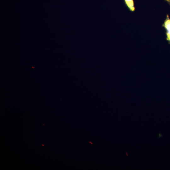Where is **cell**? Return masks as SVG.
Returning <instances> with one entry per match:
<instances>
[{"label":"cell","instance_id":"6","mask_svg":"<svg viewBox=\"0 0 170 170\" xmlns=\"http://www.w3.org/2000/svg\"><path fill=\"white\" fill-rule=\"evenodd\" d=\"M89 142V143H90L91 144H93V143H92L91 142Z\"/></svg>","mask_w":170,"mask_h":170},{"label":"cell","instance_id":"2","mask_svg":"<svg viewBox=\"0 0 170 170\" xmlns=\"http://www.w3.org/2000/svg\"><path fill=\"white\" fill-rule=\"evenodd\" d=\"M162 26L165 28L166 31H170V19L168 15H167Z\"/></svg>","mask_w":170,"mask_h":170},{"label":"cell","instance_id":"5","mask_svg":"<svg viewBox=\"0 0 170 170\" xmlns=\"http://www.w3.org/2000/svg\"><path fill=\"white\" fill-rule=\"evenodd\" d=\"M166 0L170 4V0Z\"/></svg>","mask_w":170,"mask_h":170},{"label":"cell","instance_id":"1","mask_svg":"<svg viewBox=\"0 0 170 170\" xmlns=\"http://www.w3.org/2000/svg\"><path fill=\"white\" fill-rule=\"evenodd\" d=\"M125 3L129 10L131 11H134L135 10L133 0H123Z\"/></svg>","mask_w":170,"mask_h":170},{"label":"cell","instance_id":"3","mask_svg":"<svg viewBox=\"0 0 170 170\" xmlns=\"http://www.w3.org/2000/svg\"><path fill=\"white\" fill-rule=\"evenodd\" d=\"M166 35L167 36L166 39L170 44V31H166Z\"/></svg>","mask_w":170,"mask_h":170},{"label":"cell","instance_id":"4","mask_svg":"<svg viewBox=\"0 0 170 170\" xmlns=\"http://www.w3.org/2000/svg\"><path fill=\"white\" fill-rule=\"evenodd\" d=\"M162 135L161 134L159 133L158 134V137L159 138H160V137H162Z\"/></svg>","mask_w":170,"mask_h":170}]
</instances>
